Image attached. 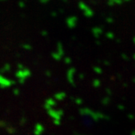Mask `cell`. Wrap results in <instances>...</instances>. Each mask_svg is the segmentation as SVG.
<instances>
[{"mask_svg":"<svg viewBox=\"0 0 135 135\" xmlns=\"http://www.w3.org/2000/svg\"><path fill=\"white\" fill-rule=\"evenodd\" d=\"M79 9L83 12V15L86 17H92L94 16V11L88 5H86L84 2H80L78 4Z\"/></svg>","mask_w":135,"mask_h":135,"instance_id":"1","label":"cell"},{"mask_svg":"<svg viewBox=\"0 0 135 135\" xmlns=\"http://www.w3.org/2000/svg\"><path fill=\"white\" fill-rule=\"evenodd\" d=\"M65 23H66V25L68 26V28L71 29H74L77 26V23H78V18H77L76 16H69V17H67L66 20H65Z\"/></svg>","mask_w":135,"mask_h":135,"instance_id":"2","label":"cell"},{"mask_svg":"<svg viewBox=\"0 0 135 135\" xmlns=\"http://www.w3.org/2000/svg\"><path fill=\"white\" fill-rule=\"evenodd\" d=\"M103 32H104L103 29H102L101 27H99V26L93 27L92 29V33L95 38H98L99 37L102 35V33H103Z\"/></svg>","mask_w":135,"mask_h":135,"instance_id":"3","label":"cell"},{"mask_svg":"<svg viewBox=\"0 0 135 135\" xmlns=\"http://www.w3.org/2000/svg\"><path fill=\"white\" fill-rule=\"evenodd\" d=\"M11 84V82L8 80L4 78L3 77L0 75V86L2 88H5L6 86H8Z\"/></svg>","mask_w":135,"mask_h":135,"instance_id":"4","label":"cell"},{"mask_svg":"<svg viewBox=\"0 0 135 135\" xmlns=\"http://www.w3.org/2000/svg\"><path fill=\"white\" fill-rule=\"evenodd\" d=\"M57 51H58V53L56 52V53H53V56H54V58L56 59H59V53H60L62 54V51H63V47H62V44H61L60 42H59L58 44H57Z\"/></svg>","mask_w":135,"mask_h":135,"instance_id":"5","label":"cell"},{"mask_svg":"<svg viewBox=\"0 0 135 135\" xmlns=\"http://www.w3.org/2000/svg\"><path fill=\"white\" fill-rule=\"evenodd\" d=\"M123 2V0H107V4L110 6L120 5Z\"/></svg>","mask_w":135,"mask_h":135,"instance_id":"6","label":"cell"},{"mask_svg":"<svg viewBox=\"0 0 135 135\" xmlns=\"http://www.w3.org/2000/svg\"><path fill=\"white\" fill-rule=\"evenodd\" d=\"M106 37H107V38L109 39H113L114 38H115V35H114V34L113 33V32H107V34H106Z\"/></svg>","mask_w":135,"mask_h":135,"instance_id":"7","label":"cell"},{"mask_svg":"<svg viewBox=\"0 0 135 135\" xmlns=\"http://www.w3.org/2000/svg\"><path fill=\"white\" fill-rule=\"evenodd\" d=\"M107 23H113V19L112 17H107Z\"/></svg>","mask_w":135,"mask_h":135,"instance_id":"8","label":"cell"},{"mask_svg":"<svg viewBox=\"0 0 135 135\" xmlns=\"http://www.w3.org/2000/svg\"><path fill=\"white\" fill-rule=\"evenodd\" d=\"M39 1L41 2V3H44V4H45V3H47L50 0H39Z\"/></svg>","mask_w":135,"mask_h":135,"instance_id":"9","label":"cell"},{"mask_svg":"<svg viewBox=\"0 0 135 135\" xmlns=\"http://www.w3.org/2000/svg\"><path fill=\"white\" fill-rule=\"evenodd\" d=\"M129 1H131V0H123L124 2H128Z\"/></svg>","mask_w":135,"mask_h":135,"instance_id":"10","label":"cell"},{"mask_svg":"<svg viewBox=\"0 0 135 135\" xmlns=\"http://www.w3.org/2000/svg\"><path fill=\"white\" fill-rule=\"evenodd\" d=\"M133 41H134V43L135 44V37H134V39H133Z\"/></svg>","mask_w":135,"mask_h":135,"instance_id":"11","label":"cell"}]
</instances>
